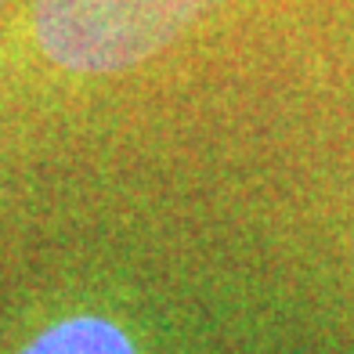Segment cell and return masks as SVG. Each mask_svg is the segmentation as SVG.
Masks as SVG:
<instances>
[{
    "mask_svg": "<svg viewBox=\"0 0 354 354\" xmlns=\"http://www.w3.org/2000/svg\"><path fill=\"white\" fill-rule=\"evenodd\" d=\"M221 0H37L44 55L73 73H120L181 37Z\"/></svg>",
    "mask_w": 354,
    "mask_h": 354,
    "instance_id": "1",
    "label": "cell"
},
{
    "mask_svg": "<svg viewBox=\"0 0 354 354\" xmlns=\"http://www.w3.org/2000/svg\"><path fill=\"white\" fill-rule=\"evenodd\" d=\"M22 354H134V344L105 318H69L40 333Z\"/></svg>",
    "mask_w": 354,
    "mask_h": 354,
    "instance_id": "2",
    "label": "cell"
}]
</instances>
